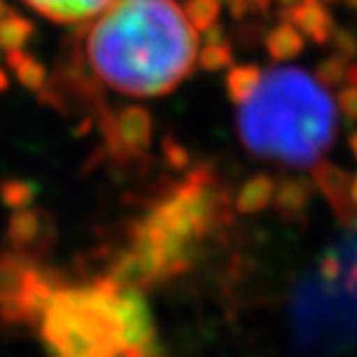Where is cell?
Returning <instances> with one entry per match:
<instances>
[{
  "label": "cell",
  "mask_w": 357,
  "mask_h": 357,
  "mask_svg": "<svg viewBox=\"0 0 357 357\" xmlns=\"http://www.w3.org/2000/svg\"><path fill=\"white\" fill-rule=\"evenodd\" d=\"M267 47H269V54L278 61L293 59L301 52L303 35L293 26V24H282V26H278L269 33Z\"/></svg>",
  "instance_id": "ba28073f"
},
{
  "label": "cell",
  "mask_w": 357,
  "mask_h": 357,
  "mask_svg": "<svg viewBox=\"0 0 357 357\" xmlns=\"http://www.w3.org/2000/svg\"><path fill=\"white\" fill-rule=\"evenodd\" d=\"M183 11L196 31H209L218 20L220 0H188Z\"/></svg>",
  "instance_id": "7c38bea8"
},
{
  "label": "cell",
  "mask_w": 357,
  "mask_h": 357,
  "mask_svg": "<svg viewBox=\"0 0 357 357\" xmlns=\"http://www.w3.org/2000/svg\"><path fill=\"white\" fill-rule=\"evenodd\" d=\"M37 13L54 22H80L104 11L112 0H24Z\"/></svg>",
  "instance_id": "5b68a950"
},
{
  "label": "cell",
  "mask_w": 357,
  "mask_h": 357,
  "mask_svg": "<svg viewBox=\"0 0 357 357\" xmlns=\"http://www.w3.org/2000/svg\"><path fill=\"white\" fill-rule=\"evenodd\" d=\"M273 192H275V185L269 176H254L252 181L241 190V194L237 198V209L243 213L259 211L269 205V200L273 198Z\"/></svg>",
  "instance_id": "9c48e42d"
},
{
  "label": "cell",
  "mask_w": 357,
  "mask_h": 357,
  "mask_svg": "<svg viewBox=\"0 0 357 357\" xmlns=\"http://www.w3.org/2000/svg\"><path fill=\"white\" fill-rule=\"evenodd\" d=\"M151 136V121L140 108H130L121 112L114 123V140L123 149H142Z\"/></svg>",
  "instance_id": "52a82bcc"
},
{
  "label": "cell",
  "mask_w": 357,
  "mask_h": 357,
  "mask_svg": "<svg viewBox=\"0 0 357 357\" xmlns=\"http://www.w3.org/2000/svg\"><path fill=\"white\" fill-rule=\"evenodd\" d=\"M213 220L215 200L209 181L194 174L151 211L132 250L119 261L110 278L123 287L138 289L183 271L190 265L192 248L211 231Z\"/></svg>",
  "instance_id": "277c9868"
},
{
  "label": "cell",
  "mask_w": 357,
  "mask_h": 357,
  "mask_svg": "<svg viewBox=\"0 0 357 357\" xmlns=\"http://www.w3.org/2000/svg\"><path fill=\"white\" fill-rule=\"evenodd\" d=\"M93 71L119 93L158 97L183 82L198 37L174 0H116L86 39Z\"/></svg>",
  "instance_id": "6da1fadb"
},
{
  "label": "cell",
  "mask_w": 357,
  "mask_h": 357,
  "mask_svg": "<svg viewBox=\"0 0 357 357\" xmlns=\"http://www.w3.org/2000/svg\"><path fill=\"white\" fill-rule=\"evenodd\" d=\"M11 241L15 245H22V243H31L37 233H39V220L37 215L33 213H20L13 218L11 222Z\"/></svg>",
  "instance_id": "4fadbf2b"
},
{
  "label": "cell",
  "mask_w": 357,
  "mask_h": 357,
  "mask_svg": "<svg viewBox=\"0 0 357 357\" xmlns=\"http://www.w3.org/2000/svg\"><path fill=\"white\" fill-rule=\"evenodd\" d=\"M351 200H353L355 205H357V178H355L353 185H351Z\"/></svg>",
  "instance_id": "2e32d148"
},
{
  "label": "cell",
  "mask_w": 357,
  "mask_h": 357,
  "mask_svg": "<svg viewBox=\"0 0 357 357\" xmlns=\"http://www.w3.org/2000/svg\"><path fill=\"white\" fill-rule=\"evenodd\" d=\"M261 75L263 73L257 67H252V65L231 69V73H228V78H226L228 95H231V99L237 101V104H243V101L254 93V89L259 86Z\"/></svg>",
  "instance_id": "8fae6325"
},
{
  "label": "cell",
  "mask_w": 357,
  "mask_h": 357,
  "mask_svg": "<svg viewBox=\"0 0 357 357\" xmlns=\"http://www.w3.org/2000/svg\"><path fill=\"white\" fill-rule=\"evenodd\" d=\"M31 33H33V24L24 17L9 15L7 20L0 22V45H3L7 56L13 52H22Z\"/></svg>",
  "instance_id": "30bf717a"
},
{
  "label": "cell",
  "mask_w": 357,
  "mask_h": 357,
  "mask_svg": "<svg viewBox=\"0 0 357 357\" xmlns=\"http://www.w3.org/2000/svg\"><path fill=\"white\" fill-rule=\"evenodd\" d=\"M200 65L205 69H222L231 65V50L226 45H218V43H209L200 54Z\"/></svg>",
  "instance_id": "5bb4252c"
},
{
  "label": "cell",
  "mask_w": 357,
  "mask_h": 357,
  "mask_svg": "<svg viewBox=\"0 0 357 357\" xmlns=\"http://www.w3.org/2000/svg\"><path fill=\"white\" fill-rule=\"evenodd\" d=\"M291 22L301 35H308L314 41H325L331 33L329 13L319 0H299L291 9Z\"/></svg>",
  "instance_id": "8992f818"
},
{
  "label": "cell",
  "mask_w": 357,
  "mask_h": 357,
  "mask_svg": "<svg viewBox=\"0 0 357 357\" xmlns=\"http://www.w3.org/2000/svg\"><path fill=\"white\" fill-rule=\"evenodd\" d=\"M336 132V106L310 73L273 67L241 104L239 134L261 158L293 166L314 164Z\"/></svg>",
  "instance_id": "3957f363"
},
{
  "label": "cell",
  "mask_w": 357,
  "mask_h": 357,
  "mask_svg": "<svg viewBox=\"0 0 357 357\" xmlns=\"http://www.w3.org/2000/svg\"><path fill=\"white\" fill-rule=\"evenodd\" d=\"M351 146H353V151H355V158H357V134L353 136V140H351Z\"/></svg>",
  "instance_id": "e0dca14e"
},
{
  "label": "cell",
  "mask_w": 357,
  "mask_h": 357,
  "mask_svg": "<svg viewBox=\"0 0 357 357\" xmlns=\"http://www.w3.org/2000/svg\"><path fill=\"white\" fill-rule=\"evenodd\" d=\"M340 106H342V110L347 112V114H351V116H357V91H344L342 95H340Z\"/></svg>",
  "instance_id": "9a60e30c"
},
{
  "label": "cell",
  "mask_w": 357,
  "mask_h": 357,
  "mask_svg": "<svg viewBox=\"0 0 357 357\" xmlns=\"http://www.w3.org/2000/svg\"><path fill=\"white\" fill-rule=\"evenodd\" d=\"M37 327L47 357H162L144 295L112 278L59 287Z\"/></svg>",
  "instance_id": "7a4b0ae2"
}]
</instances>
